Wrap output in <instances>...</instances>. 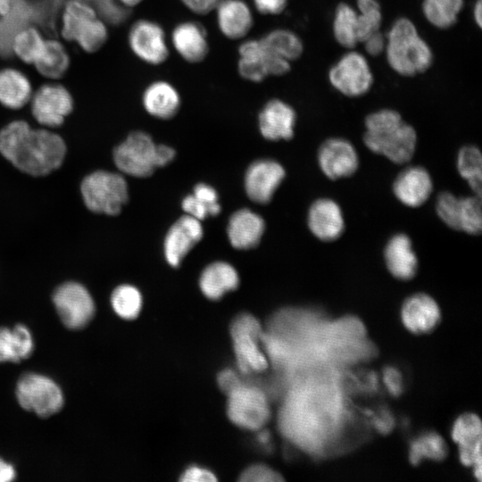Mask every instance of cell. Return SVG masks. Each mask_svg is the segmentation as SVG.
<instances>
[{
    "mask_svg": "<svg viewBox=\"0 0 482 482\" xmlns=\"http://www.w3.org/2000/svg\"><path fill=\"white\" fill-rule=\"evenodd\" d=\"M0 154L22 172L45 176L61 166L66 145L57 134L14 120L0 130Z\"/></svg>",
    "mask_w": 482,
    "mask_h": 482,
    "instance_id": "obj_1",
    "label": "cell"
},
{
    "mask_svg": "<svg viewBox=\"0 0 482 482\" xmlns=\"http://www.w3.org/2000/svg\"><path fill=\"white\" fill-rule=\"evenodd\" d=\"M307 225L312 234L324 242L338 239L345 227L340 205L328 197L319 198L311 204Z\"/></svg>",
    "mask_w": 482,
    "mask_h": 482,
    "instance_id": "obj_18",
    "label": "cell"
},
{
    "mask_svg": "<svg viewBox=\"0 0 482 482\" xmlns=\"http://www.w3.org/2000/svg\"><path fill=\"white\" fill-rule=\"evenodd\" d=\"M34 344L29 330L23 325L13 329L0 328V362H19L33 352Z\"/></svg>",
    "mask_w": 482,
    "mask_h": 482,
    "instance_id": "obj_29",
    "label": "cell"
},
{
    "mask_svg": "<svg viewBox=\"0 0 482 482\" xmlns=\"http://www.w3.org/2000/svg\"><path fill=\"white\" fill-rule=\"evenodd\" d=\"M258 120L261 134L268 140H289L294 136L296 113L290 104L282 100L267 102Z\"/></svg>",
    "mask_w": 482,
    "mask_h": 482,
    "instance_id": "obj_22",
    "label": "cell"
},
{
    "mask_svg": "<svg viewBox=\"0 0 482 482\" xmlns=\"http://www.w3.org/2000/svg\"><path fill=\"white\" fill-rule=\"evenodd\" d=\"M230 334L241 372H262L268 368V359L259 346L263 331L255 317L248 313L239 314L231 323Z\"/></svg>",
    "mask_w": 482,
    "mask_h": 482,
    "instance_id": "obj_6",
    "label": "cell"
},
{
    "mask_svg": "<svg viewBox=\"0 0 482 482\" xmlns=\"http://www.w3.org/2000/svg\"><path fill=\"white\" fill-rule=\"evenodd\" d=\"M214 11L220 32L229 39L245 37L253 27L251 9L243 0H221Z\"/></svg>",
    "mask_w": 482,
    "mask_h": 482,
    "instance_id": "obj_25",
    "label": "cell"
},
{
    "mask_svg": "<svg viewBox=\"0 0 482 482\" xmlns=\"http://www.w3.org/2000/svg\"><path fill=\"white\" fill-rule=\"evenodd\" d=\"M330 84L346 96L366 94L373 84V76L365 57L357 52L345 54L328 72Z\"/></svg>",
    "mask_w": 482,
    "mask_h": 482,
    "instance_id": "obj_11",
    "label": "cell"
},
{
    "mask_svg": "<svg viewBox=\"0 0 482 482\" xmlns=\"http://www.w3.org/2000/svg\"><path fill=\"white\" fill-rule=\"evenodd\" d=\"M365 51L371 56H378L385 52L386 37L381 31L369 37L363 43Z\"/></svg>",
    "mask_w": 482,
    "mask_h": 482,
    "instance_id": "obj_48",
    "label": "cell"
},
{
    "mask_svg": "<svg viewBox=\"0 0 482 482\" xmlns=\"http://www.w3.org/2000/svg\"><path fill=\"white\" fill-rule=\"evenodd\" d=\"M32 86L28 77L14 68L0 70V104L12 110L23 107L30 101Z\"/></svg>",
    "mask_w": 482,
    "mask_h": 482,
    "instance_id": "obj_28",
    "label": "cell"
},
{
    "mask_svg": "<svg viewBox=\"0 0 482 482\" xmlns=\"http://www.w3.org/2000/svg\"><path fill=\"white\" fill-rule=\"evenodd\" d=\"M239 480L242 482H277L283 480V478L265 465L255 464L245 469Z\"/></svg>",
    "mask_w": 482,
    "mask_h": 482,
    "instance_id": "obj_42",
    "label": "cell"
},
{
    "mask_svg": "<svg viewBox=\"0 0 482 482\" xmlns=\"http://www.w3.org/2000/svg\"><path fill=\"white\" fill-rule=\"evenodd\" d=\"M34 66L42 76L57 79L67 72L70 56L61 42L48 39L46 40L45 48Z\"/></svg>",
    "mask_w": 482,
    "mask_h": 482,
    "instance_id": "obj_30",
    "label": "cell"
},
{
    "mask_svg": "<svg viewBox=\"0 0 482 482\" xmlns=\"http://www.w3.org/2000/svg\"><path fill=\"white\" fill-rule=\"evenodd\" d=\"M193 195L211 208L212 216H215L220 212L218 194L211 186L204 183L197 184L194 188Z\"/></svg>",
    "mask_w": 482,
    "mask_h": 482,
    "instance_id": "obj_43",
    "label": "cell"
},
{
    "mask_svg": "<svg viewBox=\"0 0 482 482\" xmlns=\"http://www.w3.org/2000/svg\"><path fill=\"white\" fill-rule=\"evenodd\" d=\"M473 16L475 22L478 27H481L482 24V2L481 0H478L475 4L474 9H473Z\"/></svg>",
    "mask_w": 482,
    "mask_h": 482,
    "instance_id": "obj_54",
    "label": "cell"
},
{
    "mask_svg": "<svg viewBox=\"0 0 482 482\" xmlns=\"http://www.w3.org/2000/svg\"><path fill=\"white\" fill-rule=\"evenodd\" d=\"M260 39L273 54L289 62L298 59L303 51L300 37L288 29L271 30Z\"/></svg>",
    "mask_w": 482,
    "mask_h": 482,
    "instance_id": "obj_34",
    "label": "cell"
},
{
    "mask_svg": "<svg viewBox=\"0 0 482 482\" xmlns=\"http://www.w3.org/2000/svg\"><path fill=\"white\" fill-rule=\"evenodd\" d=\"M16 472L13 467L0 459V482H9L15 478Z\"/></svg>",
    "mask_w": 482,
    "mask_h": 482,
    "instance_id": "obj_52",
    "label": "cell"
},
{
    "mask_svg": "<svg viewBox=\"0 0 482 482\" xmlns=\"http://www.w3.org/2000/svg\"><path fill=\"white\" fill-rule=\"evenodd\" d=\"M80 189L86 206L96 213L117 215L129 199L125 179L106 170H96L87 175Z\"/></svg>",
    "mask_w": 482,
    "mask_h": 482,
    "instance_id": "obj_5",
    "label": "cell"
},
{
    "mask_svg": "<svg viewBox=\"0 0 482 482\" xmlns=\"http://www.w3.org/2000/svg\"><path fill=\"white\" fill-rule=\"evenodd\" d=\"M358 41L363 43L369 37L380 31L382 12L377 0H357Z\"/></svg>",
    "mask_w": 482,
    "mask_h": 482,
    "instance_id": "obj_39",
    "label": "cell"
},
{
    "mask_svg": "<svg viewBox=\"0 0 482 482\" xmlns=\"http://www.w3.org/2000/svg\"><path fill=\"white\" fill-rule=\"evenodd\" d=\"M16 396L20 405L40 417L59 411L63 395L59 386L51 378L36 373L21 376L17 383Z\"/></svg>",
    "mask_w": 482,
    "mask_h": 482,
    "instance_id": "obj_8",
    "label": "cell"
},
{
    "mask_svg": "<svg viewBox=\"0 0 482 482\" xmlns=\"http://www.w3.org/2000/svg\"><path fill=\"white\" fill-rule=\"evenodd\" d=\"M53 301L60 319L69 328H82L94 316V301L79 283L66 282L61 285L55 289Z\"/></svg>",
    "mask_w": 482,
    "mask_h": 482,
    "instance_id": "obj_12",
    "label": "cell"
},
{
    "mask_svg": "<svg viewBox=\"0 0 482 482\" xmlns=\"http://www.w3.org/2000/svg\"><path fill=\"white\" fill-rule=\"evenodd\" d=\"M385 53L389 66L402 76L423 73L433 62L429 46L420 36L413 22L405 17L393 23L386 37Z\"/></svg>",
    "mask_w": 482,
    "mask_h": 482,
    "instance_id": "obj_3",
    "label": "cell"
},
{
    "mask_svg": "<svg viewBox=\"0 0 482 482\" xmlns=\"http://www.w3.org/2000/svg\"><path fill=\"white\" fill-rule=\"evenodd\" d=\"M457 170L475 195L481 196L482 156L478 146H462L457 154Z\"/></svg>",
    "mask_w": 482,
    "mask_h": 482,
    "instance_id": "obj_36",
    "label": "cell"
},
{
    "mask_svg": "<svg viewBox=\"0 0 482 482\" xmlns=\"http://www.w3.org/2000/svg\"><path fill=\"white\" fill-rule=\"evenodd\" d=\"M285 176V169L274 160L263 159L253 162L245 172V192L252 201L267 204L271 200Z\"/></svg>",
    "mask_w": 482,
    "mask_h": 482,
    "instance_id": "obj_16",
    "label": "cell"
},
{
    "mask_svg": "<svg viewBox=\"0 0 482 482\" xmlns=\"http://www.w3.org/2000/svg\"><path fill=\"white\" fill-rule=\"evenodd\" d=\"M227 395V413L236 425L257 430L269 420L270 409L268 397L262 389L242 384Z\"/></svg>",
    "mask_w": 482,
    "mask_h": 482,
    "instance_id": "obj_9",
    "label": "cell"
},
{
    "mask_svg": "<svg viewBox=\"0 0 482 482\" xmlns=\"http://www.w3.org/2000/svg\"><path fill=\"white\" fill-rule=\"evenodd\" d=\"M436 212L447 227L459 230L460 197L448 191L440 193L436 201Z\"/></svg>",
    "mask_w": 482,
    "mask_h": 482,
    "instance_id": "obj_41",
    "label": "cell"
},
{
    "mask_svg": "<svg viewBox=\"0 0 482 482\" xmlns=\"http://www.w3.org/2000/svg\"><path fill=\"white\" fill-rule=\"evenodd\" d=\"M16 0H0V17L8 15L14 7Z\"/></svg>",
    "mask_w": 482,
    "mask_h": 482,
    "instance_id": "obj_53",
    "label": "cell"
},
{
    "mask_svg": "<svg viewBox=\"0 0 482 482\" xmlns=\"http://www.w3.org/2000/svg\"><path fill=\"white\" fill-rule=\"evenodd\" d=\"M157 154L160 167L168 164L175 156V151L171 147L165 145H158Z\"/></svg>",
    "mask_w": 482,
    "mask_h": 482,
    "instance_id": "obj_51",
    "label": "cell"
},
{
    "mask_svg": "<svg viewBox=\"0 0 482 482\" xmlns=\"http://www.w3.org/2000/svg\"><path fill=\"white\" fill-rule=\"evenodd\" d=\"M128 41L133 54L148 64H162L169 56L164 30L153 21L134 22L129 31Z\"/></svg>",
    "mask_w": 482,
    "mask_h": 482,
    "instance_id": "obj_14",
    "label": "cell"
},
{
    "mask_svg": "<svg viewBox=\"0 0 482 482\" xmlns=\"http://www.w3.org/2000/svg\"><path fill=\"white\" fill-rule=\"evenodd\" d=\"M318 164L331 180L348 178L359 168V155L354 145L342 137L326 139L318 150Z\"/></svg>",
    "mask_w": 482,
    "mask_h": 482,
    "instance_id": "obj_15",
    "label": "cell"
},
{
    "mask_svg": "<svg viewBox=\"0 0 482 482\" xmlns=\"http://www.w3.org/2000/svg\"><path fill=\"white\" fill-rule=\"evenodd\" d=\"M31 112L36 120L47 127H58L73 110V98L61 84L42 85L31 96Z\"/></svg>",
    "mask_w": 482,
    "mask_h": 482,
    "instance_id": "obj_13",
    "label": "cell"
},
{
    "mask_svg": "<svg viewBox=\"0 0 482 482\" xmlns=\"http://www.w3.org/2000/svg\"><path fill=\"white\" fill-rule=\"evenodd\" d=\"M447 453L446 442L435 431L417 436L409 446V461L412 465H418L424 460L440 461L445 459Z\"/></svg>",
    "mask_w": 482,
    "mask_h": 482,
    "instance_id": "obj_31",
    "label": "cell"
},
{
    "mask_svg": "<svg viewBox=\"0 0 482 482\" xmlns=\"http://www.w3.org/2000/svg\"><path fill=\"white\" fill-rule=\"evenodd\" d=\"M238 72L245 79L261 82L269 76L287 73L291 62L277 56L269 50L261 39L243 42L238 48Z\"/></svg>",
    "mask_w": 482,
    "mask_h": 482,
    "instance_id": "obj_10",
    "label": "cell"
},
{
    "mask_svg": "<svg viewBox=\"0 0 482 482\" xmlns=\"http://www.w3.org/2000/svg\"><path fill=\"white\" fill-rule=\"evenodd\" d=\"M383 255L387 270L396 279L407 281L416 276L419 260L406 234L393 235L385 245Z\"/></svg>",
    "mask_w": 482,
    "mask_h": 482,
    "instance_id": "obj_21",
    "label": "cell"
},
{
    "mask_svg": "<svg viewBox=\"0 0 482 482\" xmlns=\"http://www.w3.org/2000/svg\"><path fill=\"white\" fill-rule=\"evenodd\" d=\"M204 230L199 220L184 215L168 230L163 250L167 262L178 267L183 258L203 237Z\"/></svg>",
    "mask_w": 482,
    "mask_h": 482,
    "instance_id": "obj_19",
    "label": "cell"
},
{
    "mask_svg": "<svg viewBox=\"0 0 482 482\" xmlns=\"http://www.w3.org/2000/svg\"><path fill=\"white\" fill-rule=\"evenodd\" d=\"M61 33L68 41L76 42L87 53L98 51L108 38L104 20L89 4L69 0L62 15Z\"/></svg>",
    "mask_w": 482,
    "mask_h": 482,
    "instance_id": "obj_4",
    "label": "cell"
},
{
    "mask_svg": "<svg viewBox=\"0 0 482 482\" xmlns=\"http://www.w3.org/2000/svg\"><path fill=\"white\" fill-rule=\"evenodd\" d=\"M481 196L460 197L459 231L478 235L482 230Z\"/></svg>",
    "mask_w": 482,
    "mask_h": 482,
    "instance_id": "obj_40",
    "label": "cell"
},
{
    "mask_svg": "<svg viewBox=\"0 0 482 482\" xmlns=\"http://www.w3.org/2000/svg\"><path fill=\"white\" fill-rule=\"evenodd\" d=\"M157 146L145 132H131L124 142L113 150L117 168L125 174L145 178L159 166Z\"/></svg>",
    "mask_w": 482,
    "mask_h": 482,
    "instance_id": "obj_7",
    "label": "cell"
},
{
    "mask_svg": "<svg viewBox=\"0 0 482 482\" xmlns=\"http://www.w3.org/2000/svg\"><path fill=\"white\" fill-rule=\"evenodd\" d=\"M385 383L391 393L398 395L402 391V377L397 370L389 368L384 375Z\"/></svg>",
    "mask_w": 482,
    "mask_h": 482,
    "instance_id": "obj_50",
    "label": "cell"
},
{
    "mask_svg": "<svg viewBox=\"0 0 482 482\" xmlns=\"http://www.w3.org/2000/svg\"><path fill=\"white\" fill-rule=\"evenodd\" d=\"M171 42L177 53L191 63L204 61L209 53L206 31L195 21L178 24L172 30Z\"/></svg>",
    "mask_w": 482,
    "mask_h": 482,
    "instance_id": "obj_23",
    "label": "cell"
},
{
    "mask_svg": "<svg viewBox=\"0 0 482 482\" xmlns=\"http://www.w3.org/2000/svg\"><path fill=\"white\" fill-rule=\"evenodd\" d=\"M263 219L249 209L235 212L229 218L227 233L231 245L246 250L255 247L264 232Z\"/></svg>",
    "mask_w": 482,
    "mask_h": 482,
    "instance_id": "obj_24",
    "label": "cell"
},
{
    "mask_svg": "<svg viewBox=\"0 0 482 482\" xmlns=\"http://www.w3.org/2000/svg\"><path fill=\"white\" fill-rule=\"evenodd\" d=\"M46 40L36 28L25 26L13 35L10 50L23 62L34 64L45 48Z\"/></svg>",
    "mask_w": 482,
    "mask_h": 482,
    "instance_id": "obj_32",
    "label": "cell"
},
{
    "mask_svg": "<svg viewBox=\"0 0 482 482\" xmlns=\"http://www.w3.org/2000/svg\"><path fill=\"white\" fill-rule=\"evenodd\" d=\"M242 384L239 377L231 370H224L218 376V385L227 395Z\"/></svg>",
    "mask_w": 482,
    "mask_h": 482,
    "instance_id": "obj_47",
    "label": "cell"
},
{
    "mask_svg": "<svg viewBox=\"0 0 482 482\" xmlns=\"http://www.w3.org/2000/svg\"><path fill=\"white\" fill-rule=\"evenodd\" d=\"M182 209L187 215H190L200 221L207 216L212 215L211 208L196 198L193 194L187 195L182 201Z\"/></svg>",
    "mask_w": 482,
    "mask_h": 482,
    "instance_id": "obj_44",
    "label": "cell"
},
{
    "mask_svg": "<svg viewBox=\"0 0 482 482\" xmlns=\"http://www.w3.org/2000/svg\"><path fill=\"white\" fill-rule=\"evenodd\" d=\"M366 147L396 164L409 162L414 155L417 133L414 128L392 109L370 113L364 121Z\"/></svg>",
    "mask_w": 482,
    "mask_h": 482,
    "instance_id": "obj_2",
    "label": "cell"
},
{
    "mask_svg": "<svg viewBox=\"0 0 482 482\" xmlns=\"http://www.w3.org/2000/svg\"><path fill=\"white\" fill-rule=\"evenodd\" d=\"M451 437L458 447H470L482 441V425L479 417L473 412H464L453 422Z\"/></svg>",
    "mask_w": 482,
    "mask_h": 482,
    "instance_id": "obj_37",
    "label": "cell"
},
{
    "mask_svg": "<svg viewBox=\"0 0 482 482\" xmlns=\"http://www.w3.org/2000/svg\"><path fill=\"white\" fill-rule=\"evenodd\" d=\"M333 34L337 42L346 48L358 43V13L346 3H340L335 10Z\"/></svg>",
    "mask_w": 482,
    "mask_h": 482,
    "instance_id": "obj_33",
    "label": "cell"
},
{
    "mask_svg": "<svg viewBox=\"0 0 482 482\" xmlns=\"http://www.w3.org/2000/svg\"><path fill=\"white\" fill-rule=\"evenodd\" d=\"M216 480L212 472L198 466L187 468L180 478V481L183 482H214Z\"/></svg>",
    "mask_w": 482,
    "mask_h": 482,
    "instance_id": "obj_45",
    "label": "cell"
},
{
    "mask_svg": "<svg viewBox=\"0 0 482 482\" xmlns=\"http://www.w3.org/2000/svg\"><path fill=\"white\" fill-rule=\"evenodd\" d=\"M433 181L429 172L421 166H410L403 170L393 183L396 199L408 207L417 208L429 198Z\"/></svg>",
    "mask_w": 482,
    "mask_h": 482,
    "instance_id": "obj_20",
    "label": "cell"
},
{
    "mask_svg": "<svg viewBox=\"0 0 482 482\" xmlns=\"http://www.w3.org/2000/svg\"><path fill=\"white\" fill-rule=\"evenodd\" d=\"M122 6L130 9L131 7H134L140 3H142L144 0H117Z\"/></svg>",
    "mask_w": 482,
    "mask_h": 482,
    "instance_id": "obj_55",
    "label": "cell"
},
{
    "mask_svg": "<svg viewBox=\"0 0 482 482\" xmlns=\"http://www.w3.org/2000/svg\"><path fill=\"white\" fill-rule=\"evenodd\" d=\"M111 303L117 315L126 320H132L140 312L142 295L135 287L121 285L113 290Z\"/></svg>",
    "mask_w": 482,
    "mask_h": 482,
    "instance_id": "obj_38",
    "label": "cell"
},
{
    "mask_svg": "<svg viewBox=\"0 0 482 482\" xmlns=\"http://www.w3.org/2000/svg\"><path fill=\"white\" fill-rule=\"evenodd\" d=\"M190 11L196 14H207L214 11L221 0H180Z\"/></svg>",
    "mask_w": 482,
    "mask_h": 482,
    "instance_id": "obj_49",
    "label": "cell"
},
{
    "mask_svg": "<svg viewBox=\"0 0 482 482\" xmlns=\"http://www.w3.org/2000/svg\"><path fill=\"white\" fill-rule=\"evenodd\" d=\"M400 317L408 331L416 335H424L437 327L441 320V310L431 295L426 293H415L403 301Z\"/></svg>",
    "mask_w": 482,
    "mask_h": 482,
    "instance_id": "obj_17",
    "label": "cell"
},
{
    "mask_svg": "<svg viewBox=\"0 0 482 482\" xmlns=\"http://www.w3.org/2000/svg\"><path fill=\"white\" fill-rule=\"evenodd\" d=\"M257 11L262 14L277 15L287 5V0H253Z\"/></svg>",
    "mask_w": 482,
    "mask_h": 482,
    "instance_id": "obj_46",
    "label": "cell"
},
{
    "mask_svg": "<svg viewBox=\"0 0 482 482\" xmlns=\"http://www.w3.org/2000/svg\"><path fill=\"white\" fill-rule=\"evenodd\" d=\"M239 277L235 268L225 262H215L203 270L199 286L209 299L218 300L227 292L237 287Z\"/></svg>",
    "mask_w": 482,
    "mask_h": 482,
    "instance_id": "obj_27",
    "label": "cell"
},
{
    "mask_svg": "<svg viewBox=\"0 0 482 482\" xmlns=\"http://www.w3.org/2000/svg\"><path fill=\"white\" fill-rule=\"evenodd\" d=\"M142 103L150 115L168 120L179 112L181 100L179 92L170 83L158 80L145 87Z\"/></svg>",
    "mask_w": 482,
    "mask_h": 482,
    "instance_id": "obj_26",
    "label": "cell"
},
{
    "mask_svg": "<svg viewBox=\"0 0 482 482\" xmlns=\"http://www.w3.org/2000/svg\"><path fill=\"white\" fill-rule=\"evenodd\" d=\"M463 5L464 0H423L422 11L431 25L446 29L456 23Z\"/></svg>",
    "mask_w": 482,
    "mask_h": 482,
    "instance_id": "obj_35",
    "label": "cell"
}]
</instances>
